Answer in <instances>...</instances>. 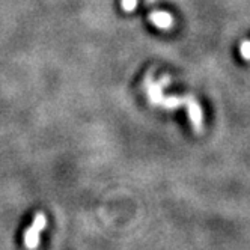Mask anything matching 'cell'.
Instances as JSON below:
<instances>
[{"label":"cell","instance_id":"2","mask_svg":"<svg viewBox=\"0 0 250 250\" xmlns=\"http://www.w3.org/2000/svg\"><path fill=\"white\" fill-rule=\"evenodd\" d=\"M45 226H47V217H45V214L44 212H38L37 216H35L32 225L24 232V246H26V249L33 250V249L38 247V244H40V235H41V232L45 229Z\"/></svg>","mask_w":250,"mask_h":250},{"label":"cell","instance_id":"7","mask_svg":"<svg viewBox=\"0 0 250 250\" xmlns=\"http://www.w3.org/2000/svg\"><path fill=\"white\" fill-rule=\"evenodd\" d=\"M121 6L125 12H133L137 6V0H121Z\"/></svg>","mask_w":250,"mask_h":250},{"label":"cell","instance_id":"6","mask_svg":"<svg viewBox=\"0 0 250 250\" xmlns=\"http://www.w3.org/2000/svg\"><path fill=\"white\" fill-rule=\"evenodd\" d=\"M240 55L244 61L250 62V41H243L240 44Z\"/></svg>","mask_w":250,"mask_h":250},{"label":"cell","instance_id":"5","mask_svg":"<svg viewBox=\"0 0 250 250\" xmlns=\"http://www.w3.org/2000/svg\"><path fill=\"white\" fill-rule=\"evenodd\" d=\"M184 103H186V97H166L163 98L160 105H163L167 110H175V109H180L181 105H184Z\"/></svg>","mask_w":250,"mask_h":250},{"label":"cell","instance_id":"4","mask_svg":"<svg viewBox=\"0 0 250 250\" xmlns=\"http://www.w3.org/2000/svg\"><path fill=\"white\" fill-rule=\"evenodd\" d=\"M149 20L151 23L158 27V29H162V30H169L172 29L173 26V17L166 12V11H155L149 15Z\"/></svg>","mask_w":250,"mask_h":250},{"label":"cell","instance_id":"3","mask_svg":"<svg viewBox=\"0 0 250 250\" xmlns=\"http://www.w3.org/2000/svg\"><path fill=\"white\" fill-rule=\"evenodd\" d=\"M184 105L187 107L190 124H191L194 133L196 134H201L202 130H204V113H202V107L199 105V103L196 101L191 95H186Z\"/></svg>","mask_w":250,"mask_h":250},{"label":"cell","instance_id":"1","mask_svg":"<svg viewBox=\"0 0 250 250\" xmlns=\"http://www.w3.org/2000/svg\"><path fill=\"white\" fill-rule=\"evenodd\" d=\"M170 84V76H163L160 77L158 82H154L152 80V73H148L146 77H145V82H144V87L146 91V95H148V100L151 104L154 105H160L163 101V89L167 87Z\"/></svg>","mask_w":250,"mask_h":250}]
</instances>
